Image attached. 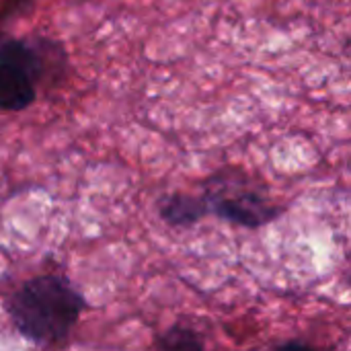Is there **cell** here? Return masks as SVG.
Returning <instances> with one entry per match:
<instances>
[{"mask_svg":"<svg viewBox=\"0 0 351 351\" xmlns=\"http://www.w3.org/2000/svg\"><path fill=\"white\" fill-rule=\"evenodd\" d=\"M84 311V298L62 276H39L25 282L6 302L14 329L35 346H58L68 339Z\"/></svg>","mask_w":351,"mask_h":351,"instance_id":"6da1fadb","label":"cell"},{"mask_svg":"<svg viewBox=\"0 0 351 351\" xmlns=\"http://www.w3.org/2000/svg\"><path fill=\"white\" fill-rule=\"evenodd\" d=\"M202 195L210 216L243 228L267 226L284 214V206L271 197L267 185L234 167L212 173L202 185Z\"/></svg>","mask_w":351,"mask_h":351,"instance_id":"7a4b0ae2","label":"cell"},{"mask_svg":"<svg viewBox=\"0 0 351 351\" xmlns=\"http://www.w3.org/2000/svg\"><path fill=\"white\" fill-rule=\"evenodd\" d=\"M43 56L27 41L10 39L0 45V111H23L37 97L43 78Z\"/></svg>","mask_w":351,"mask_h":351,"instance_id":"3957f363","label":"cell"},{"mask_svg":"<svg viewBox=\"0 0 351 351\" xmlns=\"http://www.w3.org/2000/svg\"><path fill=\"white\" fill-rule=\"evenodd\" d=\"M158 214L167 224L175 228H187L210 216V210L202 193H171L158 202Z\"/></svg>","mask_w":351,"mask_h":351,"instance_id":"277c9868","label":"cell"},{"mask_svg":"<svg viewBox=\"0 0 351 351\" xmlns=\"http://www.w3.org/2000/svg\"><path fill=\"white\" fill-rule=\"evenodd\" d=\"M206 341L204 337L185 325H175L167 333H162L156 341V348L160 350H204Z\"/></svg>","mask_w":351,"mask_h":351,"instance_id":"5b68a950","label":"cell"},{"mask_svg":"<svg viewBox=\"0 0 351 351\" xmlns=\"http://www.w3.org/2000/svg\"><path fill=\"white\" fill-rule=\"evenodd\" d=\"M280 348L284 350H290V348H306L304 341H286V343H280Z\"/></svg>","mask_w":351,"mask_h":351,"instance_id":"8992f818","label":"cell"}]
</instances>
